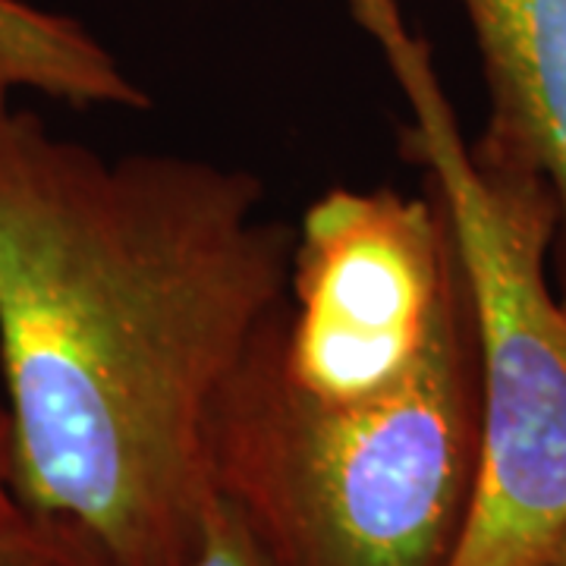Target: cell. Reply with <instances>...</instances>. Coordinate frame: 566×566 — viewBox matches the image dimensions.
<instances>
[{
  "label": "cell",
  "mask_w": 566,
  "mask_h": 566,
  "mask_svg": "<svg viewBox=\"0 0 566 566\" xmlns=\"http://www.w3.org/2000/svg\"><path fill=\"white\" fill-rule=\"evenodd\" d=\"M255 174L107 161L0 107V368L13 491L114 566H192L208 419L286 305L296 230Z\"/></svg>",
  "instance_id": "cell-1"
},
{
  "label": "cell",
  "mask_w": 566,
  "mask_h": 566,
  "mask_svg": "<svg viewBox=\"0 0 566 566\" xmlns=\"http://www.w3.org/2000/svg\"><path fill=\"white\" fill-rule=\"evenodd\" d=\"M460 252V249H457ZM271 318L208 419L214 494L277 566H447L475 485L482 363L463 259L422 363L324 403L286 381Z\"/></svg>",
  "instance_id": "cell-2"
},
{
  "label": "cell",
  "mask_w": 566,
  "mask_h": 566,
  "mask_svg": "<svg viewBox=\"0 0 566 566\" xmlns=\"http://www.w3.org/2000/svg\"><path fill=\"white\" fill-rule=\"evenodd\" d=\"M409 107L400 142L444 205L482 363L475 485L447 566H545L566 528V312L547 283L554 192L465 142L431 44L400 0H346Z\"/></svg>",
  "instance_id": "cell-3"
},
{
  "label": "cell",
  "mask_w": 566,
  "mask_h": 566,
  "mask_svg": "<svg viewBox=\"0 0 566 566\" xmlns=\"http://www.w3.org/2000/svg\"><path fill=\"white\" fill-rule=\"evenodd\" d=\"M460 262L434 189L337 186L296 230L277 363L286 381L324 403L397 387L422 363Z\"/></svg>",
  "instance_id": "cell-4"
},
{
  "label": "cell",
  "mask_w": 566,
  "mask_h": 566,
  "mask_svg": "<svg viewBox=\"0 0 566 566\" xmlns=\"http://www.w3.org/2000/svg\"><path fill=\"white\" fill-rule=\"evenodd\" d=\"M460 7L491 98L475 145L551 186L554 259L566 283V0H460Z\"/></svg>",
  "instance_id": "cell-5"
},
{
  "label": "cell",
  "mask_w": 566,
  "mask_h": 566,
  "mask_svg": "<svg viewBox=\"0 0 566 566\" xmlns=\"http://www.w3.org/2000/svg\"><path fill=\"white\" fill-rule=\"evenodd\" d=\"M80 48L76 22L20 0H0V102L13 88H54L76 66Z\"/></svg>",
  "instance_id": "cell-6"
},
{
  "label": "cell",
  "mask_w": 566,
  "mask_h": 566,
  "mask_svg": "<svg viewBox=\"0 0 566 566\" xmlns=\"http://www.w3.org/2000/svg\"><path fill=\"white\" fill-rule=\"evenodd\" d=\"M0 566H114L102 547L70 523L22 510L20 526L0 547Z\"/></svg>",
  "instance_id": "cell-7"
},
{
  "label": "cell",
  "mask_w": 566,
  "mask_h": 566,
  "mask_svg": "<svg viewBox=\"0 0 566 566\" xmlns=\"http://www.w3.org/2000/svg\"><path fill=\"white\" fill-rule=\"evenodd\" d=\"M192 566H277L271 554L264 551L262 542L245 526V520L227 504L214 501L208 526H205L202 547Z\"/></svg>",
  "instance_id": "cell-8"
},
{
  "label": "cell",
  "mask_w": 566,
  "mask_h": 566,
  "mask_svg": "<svg viewBox=\"0 0 566 566\" xmlns=\"http://www.w3.org/2000/svg\"><path fill=\"white\" fill-rule=\"evenodd\" d=\"M22 506L13 491V460H10V419L0 406V547L10 538V532L20 526Z\"/></svg>",
  "instance_id": "cell-9"
},
{
  "label": "cell",
  "mask_w": 566,
  "mask_h": 566,
  "mask_svg": "<svg viewBox=\"0 0 566 566\" xmlns=\"http://www.w3.org/2000/svg\"><path fill=\"white\" fill-rule=\"evenodd\" d=\"M545 566H566V528H564V535L557 538V545H554V551L547 554Z\"/></svg>",
  "instance_id": "cell-10"
},
{
  "label": "cell",
  "mask_w": 566,
  "mask_h": 566,
  "mask_svg": "<svg viewBox=\"0 0 566 566\" xmlns=\"http://www.w3.org/2000/svg\"><path fill=\"white\" fill-rule=\"evenodd\" d=\"M557 296H560V305H564V312H566V283H560V290H557Z\"/></svg>",
  "instance_id": "cell-11"
}]
</instances>
